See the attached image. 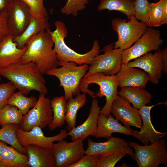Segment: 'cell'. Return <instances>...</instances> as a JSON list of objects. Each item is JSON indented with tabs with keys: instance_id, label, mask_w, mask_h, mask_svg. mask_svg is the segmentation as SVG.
Segmentation results:
<instances>
[{
	"instance_id": "1",
	"label": "cell",
	"mask_w": 167,
	"mask_h": 167,
	"mask_svg": "<svg viewBox=\"0 0 167 167\" xmlns=\"http://www.w3.org/2000/svg\"><path fill=\"white\" fill-rule=\"evenodd\" d=\"M43 75L32 62H18L0 68V76L9 80L25 95L32 90L47 95L48 89Z\"/></svg>"
},
{
	"instance_id": "2",
	"label": "cell",
	"mask_w": 167,
	"mask_h": 167,
	"mask_svg": "<svg viewBox=\"0 0 167 167\" xmlns=\"http://www.w3.org/2000/svg\"><path fill=\"white\" fill-rule=\"evenodd\" d=\"M26 45V50L19 62H34L43 75L58 67L57 55L53 48L54 43L47 31L44 30L33 35Z\"/></svg>"
},
{
	"instance_id": "3",
	"label": "cell",
	"mask_w": 167,
	"mask_h": 167,
	"mask_svg": "<svg viewBox=\"0 0 167 167\" xmlns=\"http://www.w3.org/2000/svg\"><path fill=\"white\" fill-rule=\"evenodd\" d=\"M54 25L56 29L51 31L50 28L46 30L52 37L54 43V49L58 61V66H61L69 62H72L77 65H91L94 58L100 54L101 50L99 41L95 40L91 50L84 54L77 53L68 46L64 39L67 36V29L65 24L60 21H56Z\"/></svg>"
},
{
	"instance_id": "4",
	"label": "cell",
	"mask_w": 167,
	"mask_h": 167,
	"mask_svg": "<svg viewBox=\"0 0 167 167\" xmlns=\"http://www.w3.org/2000/svg\"><path fill=\"white\" fill-rule=\"evenodd\" d=\"M118 87L116 75H105L99 73L83 77L79 88L80 91L88 94L92 99L105 96L106 103L101 109L100 114L108 117L111 115L112 103L118 95Z\"/></svg>"
},
{
	"instance_id": "5",
	"label": "cell",
	"mask_w": 167,
	"mask_h": 167,
	"mask_svg": "<svg viewBox=\"0 0 167 167\" xmlns=\"http://www.w3.org/2000/svg\"><path fill=\"white\" fill-rule=\"evenodd\" d=\"M75 63L70 62L59 68H56L48 71L46 75L57 77L60 81L59 86L63 87L64 97L67 100L80 93L79 86L82 79L89 68L88 65L77 66Z\"/></svg>"
},
{
	"instance_id": "6",
	"label": "cell",
	"mask_w": 167,
	"mask_h": 167,
	"mask_svg": "<svg viewBox=\"0 0 167 167\" xmlns=\"http://www.w3.org/2000/svg\"><path fill=\"white\" fill-rule=\"evenodd\" d=\"M134 150L131 158L139 167H157L167 163V151L165 139H160L150 145L142 146L134 141L129 142Z\"/></svg>"
},
{
	"instance_id": "7",
	"label": "cell",
	"mask_w": 167,
	"mask_h": 167,
	"mask_svg": "<svg viewBox=\"0 0 167 167\" xmlns=\"http://www.w3.org/2000/svg\"><path fill=\"white\" fill-rule=\"evenodd\" d=\"M111 25L118 34V40L113 43L114 49L125 50L129 48L146 31L148 25L134 17L127 22L126 19H113Z\"/></svg>"
},
{
	"instance_id": "8",
	"label": "cell",
	"mask_w": 167,
	"mask_h": 167,
	"mask_svg": "<svg viewBox=\"0 0 167 167\" xmlns=\"http://www.w3.org/2000/svg\"><path fill=\"white\" fill-rule=\"evenodd\" d=\"M123 50L120 48H114L113 44L105 46L103 50L104 54L94 58L83 77L99 73L109 75L116 74L122 64Z\"/></svg>"
},
{
	"instance_id": "9",
	"label": "cell",
	"mask_w": 167,
	"mask_h": 167,
	"mask_svg": "<svg viewBox=\"0 0 167 167\" xmlns=\"http://www.w3.org/2000/svg\"><path fill=\"white\" fill-rule=\"evenodd\" d=\"M50 101L45 95L40 94L35 105L23 115L19 128L23 131H28L35 126L42 129L48 126L53 119Z\"/></svg>"
},
{
	"instance_id": "10",
	"label": "cell",
	"mask_w": 167,
	"mask_h": 167,
	"mask_svg": "<svg viewBox=\"0 0 167 167\" xmlns=\"http://www.w3.org/2000/svg\"><path fill=\"white\" fill-rule=\"evenodd\" d=\"M163 41L161 37L160 30L148 27L146 32L133 45L123 50L122 53V63L127 64L131 60L150 51L160 50V46Z\"/></svg>"
},
{
	"instance_id": "11",
	"label": "cell",
	"mask_w": 167,
	"mask_h": 167,
	"mask_svg": "<svg viewBox=\"0 0 167 167\" xmlns=\"http://www.w3.org/2000/svg\"><path fill=\"white\" fill-rule=\"evenodd\" d=\"M83 141L78 139L68 142L62 139L54 143L52 150L55 167H69L85 154Z\"/></svg>"
},
{
	"instance_id": "12",
	"label": "cell",
	"mask_w": 167,
	"mask_h": 167,
	"mask_svg": "<svg viewBox=\"0 0 167 167\" xmlns=\"http://www.w3.org/2000/svg\"><path fill=\"white\" fill-rule=\"evenodd\" d=\"M7 24L10 35H21L28 25L32 15L28 6L21 0H11L6 9Z\"/></svg>"
},
{
	"instance_id": "13",
	"label": "cell",
	"mask_w": 167,
	"mask_h": 167,
	"mask_svg": "<svg viewBox=\"0 0 167 167\" xmlns=\"http://www.w3.org/2000/svg\"><path fill=\"white\" fill-rule=\"evenodd\" d=\"M16 135L20 145L24 147L29 145H35L52 149L54 142L66 138L68 136L66 130H61L57 135L50 137L45 136L42 128L39 126L33 127L28 131H22L19 128Z\"/></svg>"
},
{
	"instance_id": "14",
	"label": "cell",
	"mask_w": 167,
	"mask_h": 167,
	"mask_svg": "<svg viewBox=\"0 0 167 167\" xmlns=\"http://www.w3.org/2000/svg\"><path fill=\"white\" fill-rule=\"evenodd\" d=\"M111 113L126 127L134 126L140 129L141 127L142 121L138 109L132 106L127 99L120 95L114 100Z\"/></svg>"
},
{
	"instance_id": "15",
	"label": "cell",
	"mask_w": 167,
	"mask_h": 167,
	"mask_svg": "<svg viewBox=\"0 0 167 167\" xmlns=\"http://www.w3.org/2000/svg\"><path fill=\"white\" fill-rule=\"evenodd\" d=\"M128 143L129 141H126L124 139L112 137L103 142H95L88 138L85 154L101 156L123 152L131 156L134 154V150Z\"/></svg>"
},
{
	"instance_id": "16",
	"label": "cell",
	"mask_w": 167,
	"mask_h": 167,
	"mask_svg": "<svg viewBox=\"0 0 167 167\" xmlns=\"http://www.w3.org/2000/svg\"><path fill=\"white\" fill-rule=\"evenodd\" d=\"M162 51L155 53H148L129 61L127 65L129 66L137 67L143 70L149 76V81L152 84H157L162 76Z\"/></svg>"
},
{
	"instance_id": "17",
	"label": "cell",
	"mask_w": 167,
	"mask_h": 167,
	"mask_svg": "<svg viewBox=\"0 0 167 167\" xmlns=\"http://www.w3.org/2000/svg\"><path fill=\"white\" fill-rule=\"evenodd\" d=\"M163 103H160L149 106L145 105L138 109L142 121L141 130L138 131L132 129V136L137 139L144 145L153 143L166 135V131L162 132L157 131L151 121V109L155 106Z\"/></svg>"
},
{
	"instance_id": "18",
	"label": "cell",
	"mask_w": 167,
	"mask_h": 167,
	"mask_svg": "<svg viewBox=\"0 0 167 167\" xmlns=\"http://www.w3.org/2000/svg\"><path fill=\"white\" fill-rule=\"evenodd\" d=\"M101 107L98 100L93 98L91 102L89 114L86 120L81 125L75 127L67 132L72 141L80 139L83 140L90 135L92 136L97 128V118Z\"/></svg>"
},
{
	"instance_id": "19",
	"label": "cell",
	"mask_w": 167,
	"mask_h": 167,
	"mask_svg": "<svg viewBox=\"0 0 167 167\" xmlns=\"http://www.w3.org/2000/svg\"><path fill=\"white\" fill-rule=\"evenodd\" d=\"M118 86L136 87L145 88L149 80L148 74L144 71L139 70L122 63L119 71L116 74Z\"/></svg>"
},
{
	"instance_id": "20",
	"label": "cell",
	"mask_w": 167,
	"mask_h": 167,
	"mask_svg": "<svg viewBox=\"0 0 167 167\" xmlns=\"http://www.w3.org/2000/svg\"><path fill=\"white\" fill-rule=\"evenodd\" d=\"M132 129L120 124L111 115L108 117L99 114L97 118V128L92 136L96 138H103L108 139L113 133H118L132 136Z\"/></svg>"
},
{
	"instance_id": "21",
	"label": "cell",
	"mask_w": 167,
	"mask_h": 167,
	"mask_svg": "<svg viewBox=\"0 0 167 167\" xmlns=\"http://www.w3.org/2000/svg\"><path fill=\"white\" fill-rule=\"evenodd\" d=\"M11 35L0 41V68L19 62L26 52L27 46L19 48Z\"/></svg>"
},
{
	"instance_id": "22",
	"label": "cell",
	"mask_w": 167,
	"mask_h": 167,
	"mask_svg": "<svg viewBox=\"0 0 167 167\" xmlns=\"http://www.w3.org/2000/svg\"><path fill=\"white\" fill-rule=\"evenodd\" d=\"M31 167H55L52 149L35 145L24 147Z\"/></svg>"
},
{
	"instance_id": "23",
	"label": "cell",
	"mask_w": 167,
	"mask_h": 167,
	"mask_svg": "<svg viewBox=\"0 0 167 167\" xmlns=\"http://www.w3.org/2000/svg\"><path fill=\"white\" fill-rule=\"evenodd\" d=\"M48 16L32 15L29 23L23 33L13 38L17 47L22 48L25 46L28 40L33 35L50 28Z\"/></svg>"
},
{
	"instance_id": "24",
	"label": "cell",
	"mask_w": 167,
	"mask_h": 167,
	"mask_svg": "<svg viewBox=\"0 0 167 167\" xmlns=\"http://www.w3.org/2000/svg\"><path fill=\"white\" fill-rule=\"evenodd\" d=\"M121 88L118 95L126 98L138 109L151 102L152 96L144 88L129 86Z\"/></svg>"
},
{
	"instance_id": "25",
	"label": "cell",
	"mask_w": 167,
	"mask_h": 167,
	"mask_svg": "<svg viewBox=\"0 0 167 167\" xmlns=\"http://www.w3.org/2000/svg\"><path fill=\"white\" fill-rule=\"evenodd\" d=\"M0 160L11 167H29L28 157L0 141Z\"/></svg>"
},
{
	"instance_id": "26",
	"label": "cell",
	"mask_w": 167,
	"mask_h": 167,
	"mask_svg": "<svg viewBox=\"0 0 167 167\" xmlns=\"http://www.w3.org/2000/svg\"><path fill=\"white\" fill-rule=\"evenodd\" d=\"M87 101L86 94L84 93H79L76 95L75 98L72 97L67 100L65 119L67 124L66 129L69 131L76 126L77 112Z\"/></svg>"
},
{
	"instance_id": "27",
	"label": "cell",
	"mask_w": 167,
	"mask_h": 167,
	"mask_svg": "<svg viewBox=\"0 0 167 167\" xmlns=\"http://www.w3.org/2000/svg\"><path fill=\"white\" fill-rule=\"evenodd\" d=\"M67 101L64 96H54L50 101L53 112V119L48 125L49 129L52 131L64 125Z\"/></svg>"
},
{
	"instance_id": "28",
	"label": "cell",
	"mask_w": 167,
	"mask_h": 167,
	"mask_svg": "<svg viewBox=\"0 0 167 167\" xmlns=\"http://www.w3.org/2000/svg\"><path fill=\"white\" fill-rule=\"evenodd\" d=\"M135 0H100L97 9L98 11L107 10L119 11L126 15L128 20L134 17Z\"/></svg>"
},
{
	"instance_id": "29",
	"label": "cell",
	"mask_w": 167,
	"mask_h": 167,
	"mask_svg": "<svg viewBox=\"0 0 167 167\" xmlns=\"http://www.w3.org/2000/svg\"><path fill=\"white\" fill-rule=\"evenodd\" d=\"M148 11V27H158L167 24V0L150 3Z\"/></svg>"
},
{
	"instance_id": "30",
	"label": "cell",
	"mask_w": 167,
	"mask_h": 167,
	"mask_svg": "<svg viewBox=\"0 0 167 167\" xmlns=\"http://www.w3.org/2000/svg\"><path fill=\"white\" fill-rule=\"evenodd\" d=\"M19 125L14 124L4 125L0 129V141L6 143L13 147L19 152L26 154L24 147L19 143L16 132Z\"/></svg>"
},
{
	"instance_id": "31",
	"label": "cell",
	"mask_w": 167,
	"mask_h": 167,
	"mask_svg": "<svg viewBox=\"0 0 167 167\" xmlns=\"http://www.w3.org/2000/svg\"><path fill=\"white\" fill-rule=\"evenodd\" d=\"M37 101V99L35 96L27 97L19 91L14 92L9 97L7 104L17 107L24 115L34 106Z\"/></svg>"
},
{
	"instance_id": "32",
	"label": "cell",
	"mask_w": 167,
	"mask_h": 167,
	"mask_svg": "<svg viewBox=\"0 0 167 167\" xmlns=\"http://www.w3.org/2000/svg\"><path fill=\"white\" fill-rule=\"evenodd\" d=\"M23 116L17 107L6 104L0 108V126L9 124L19 125Z\"/></svg>"
},
{
	"instance_id": "33",
	"label": "cell",
	"mask_w": 167,
	"mask_h": 167,
	"mask_svg": "<svg viewBox=\"0 0 167 167\" xmlns=\"http://www.w3.org/2000/svg\"><path fill=\"white\" fill-rule=\"evenodd\" d=\"M89 0H67L65 5L60 10L61 12L66 16H76L78 11L85 9Z\"/></svg>"
},
{
	"instance_id": "34",
	"label": "cell",
	"mask_w": 167,
	"mask_h": 167,
	"mask_svg": "<svg viewBox=\"0 0 167 167\" xmlns=\"http://www.w3.org/2000/svg\"><path fill=\"white\" fill-rule=\"evenodd\" d=\"M150 3L148 0H135L134 4L135 17L147 25L149 19L148 7Z\"/></svg>"
},
{
	"instance_id": "35",
	"label": "cell",
	"mask_w": 167,
	"mask_h": 167,
	"mask_svg": "<svg viewBox=\"0 0 167 167\" xmlns=\"http://www.w3.org/2000/svg\"><path fill=\"white\" fill-rule=\"evenodd\" d=\"M126 154L118 152L100 156L96 167H114Z\"/></svg>"
},
{
	"instance_id": "36",
	"label": "cell",
	"mask_w": 167,
	"mask_h": 167,
	"mask_svg": "<svg viewBox=\"0 0 167 167\" xmlns=\"http://www.w3.org/2000/svg\"><path fill=\"white\" fill-rule=\"evenodd\" d=\"M29 7L32 15L44 16H48L45 8L44 0H21Z\"/></svg>"
},
{
	"instance_id": "37",
	"label": "cell",
	"mask_w": 167,
	"mask_h": 167,
	"mask_svg": "<svg viewBox=\"0 0 167 167\" xmlns=\"http://www.w3.org/2000/svg\"><path fill=\"white\" fill-rule=\"evenodd\" d=\"M17 89L11 82L0 84V108L7 104L9 97Z\"/></svg>"
},
{
	"instance_id": "38",
	"label": "cell",
	"mask_w": 167,
	"mask_h": 167,
	"mask_svg": "<svg viewBox=\"0 0 167 167\" xmlns=\"http://www.w3.org/2000/svg\"><path fill=\"white\" fill-rule=\"evenodd\" d=\"M100 156L97 155L85 154L79 161L69 167H96Z\"/></svg>"
},
{
	"instance_id": "39",
	"label": "cell",
	"mask_w": 167,
	"mask_h": 167,
	"mask_svg": "<svg viewBox=\"0 0 167 167\" xmlns=\"http://www.w3.org/2000/svg\"><path fill=\"white\" fill-rule=\"evenodd\" d=\"M10 35L7 24L6 10L0 11V41Z\"/></svg>"
},
{
	"instance_id": "40",
	"label": "cell",
	"mask_w": 167,
	"mask_h": 167,
	"mask_svg": "<svg viewBox=\"0 0 167 167\" xmlns=\"http://www.w3.org/2000/svg\"><path fill=\"white\" fill-rule=\"evenodd\" d=\"M162 62L163 71L165 74H167V48L165 47L162 50Z\"/></svg>"
},
{
	"instance_id": "41",
	"label": "cell",
	"mask_w": 167,
	"mask_h": 167,
	"mask_svg": "<svg viewBox=\"0 0 167 167\" xmlns=\"http://www.w3.org/2000/svg\"><path fill=\"white\" fill-rule=\"evenodd\" d=\"M11 0H0V11L6 10Z\"/></svg>"
},
{
	"instance_id": "42",
	"label": "cell",
	"mask_w": 167,
	"mask_h": 167,
	"mask_svg": "<svg viewBox=\"0 0 167 167\" xmlns=\"http://www.w3.org/2000/svg\"><path fill=\"white\" fill-rule=\"evenodd\" d=\"M0 167H11V166L0 160Z\"/></svg>"
},
{
	"instance_id": "43",
	"label": "cell",
	"mask_w": 167,
	"mask_h": 167,
	"mask_svg": "<svg viewBox=\"0 0 167 167\" xmlns=\"http://www.w3.org/2000/svg\"><path fill=\"white\" fill-rule=\"evenodd\" d=\"M1 80V77H0V81Z\"/></svg>"
}]
</instances>
